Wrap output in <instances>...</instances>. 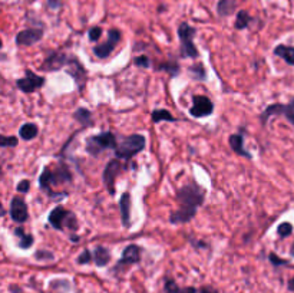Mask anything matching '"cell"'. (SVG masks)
<instances>
[{"label":"cell","instance_id":"obj_42","mask_svg":"<svg viewBox=\"0 0 294 293\" xmlns=\"http://www.w3.org/2000/svg\"><path fill=\"white\" fill-rule=\"evenodd\" d=\"M292 254L294 256V244H293V247H292Z\"/></svg>","mask_w":294,"mask_h":293},{"label":"cell","instance_id":"obj_25","mask_svg":"<svg viewBox=\"0 0 294 293\" xmlns=\"http://www.w3.org/2000/svg\"><path fill=\"white\" fill-rule=\"evenodd\" d=\"M74 118H75L79 124L89 125V124H90V121H92V114H90L86 108H79L75 111Z\"/></svg>","mask_w":294,"mask_h":293},{"label":"cell","instance_id":"obj_23","mask_svg":"<svg viewBox=\"0 0 294 293\" xmlns=\"http://www.w3.org/2000/svg\"><path fill=\"white\" fill-rule=\"evenodd\" d=\"M14 234L19 237V247L20 249H29V247H32L33 241H34V237H33L32 234H28V233H24L22 228H16L14 230Z\"/></svg>","mask_w":294,"mask_h":293},{"label":"cell","instance_id":"obj_37","mask_svg":"<svg viewBox=\"0 0 294 293\" xmlns=\"http://www.w3.org/2000/svg\"><path fill=\"white\" fill-rule=\"evenodd\" d=\"M134 64L136 66H141V68H148L150 66V59L146 56H140L134 61Z\"/></svg>","mask_w":294,"mask_h":293},{"label":"cell","instance_id":"obj_6","mask_svg":"<svg viewBox=\"0 0 294 293\" xmlns=\"http://www.w3.org/2000/svg\"><path fill=\"white\" fill-rule=\"evenodd\" d=\"M196 29L192 26H190L188 23H181L178 28V36L181 41V52L182 56L186 58H196L198 51H196V45L192 44V39L196 36Z\"/></svg>","mask_w":294,"mask_h":293},{"label":"cell","instance_id":"obj_35","mask_svg":"<svg viewBox=\"0 0 294 293\" xmlns=\"http://www.w3.org/2000/svg\"><path fill=\"white\" fill-rule=\"evenodd\" d=\"M29 188H30V183H29V180H22L18 187H16V190H18V193H28L29 191Z\"/></svg>","mask_w":294,"mask_h":293},{"label":"cell","instance_id":"obj_30","mask_svg":"<svg viewBox=\"0 0 294 293\" xmlns=\"http://www.w3.org/2000/svg\"><path fill=\"white\" fill-rule=\"evenodd\" d=\"M18 138L16 137H6V135H3L2 137V140H0V147H3V148H8V147H16L18 145Z\"/></svg>","mask_w":294,"mask_h":293},{"label":"cell","instance_id":"obj_20","mask_svg":"<svg viewBox=\"0 0 294 293\" xmlns=\"http://www.w3.org/2000/svg\"><path fill=\"white\" fill-rule=\"evenodd\" d=\"M274 55L282 58L286 64L294 66V48L293 46H286V45H278L274 49Z\"/></svg>","mask_w":294,"mask_h":293},{"label":"cell","instance_id":"obj_3","mask_svg":"<svg viewBox=\"0 0 294 293\" xmlns=\"http://www.w3.org/2000/svg\"><path fill=\"white\" fill-rule=\"evenodd\" d=\"M116 138L112 132H100L95 137H90L86 140V151L92 155H98L99 152L105 150H116Z\"/></svg>","mask_w":294,"mask_h":293},{"label":"cell","instance_id":"obj_17","mask_svg":"<svg viewBox=\"0 0 294 293\" xmlns=\"http://www.w3.org/2000/svg\"><path fill=\"white\" fill-rule=\"evenodd\" d=\"M120 208L124 227H130L131 226V194L130 193L122 194L120 201Z\"/></svg>","mask_w":294,"mask_h":293},{"label":"cell","instance_id":"obj_8","mask_svg":"<svg viewBox=\"0 0 294 293\" xmlns=\"http://www.w3.org/2000/svg\"><path fill=\"white\" fill-rule=\"evenodd\" d=\"M214 111V104L211 99L204 95H196L192 98V107L190 108V115L196 118H202L211 115Z\"/></svg>","mask_w":294,"mask_h":293},{"label":"cell","instance_id":"obj_26","mask_svg":"<svg viewBox=\"0 0 294 293\" xmlns=\"http://www.w3.org/2000/svg\"><path fill=\"white\" fill-rule=\"evenodd\" d=\"M251 22L250 15L246 11H241L237 13V19H236V29L242 31L248 26V23Z\"/></svg>","mask_w":294,"mask_h":293},{"label":"cell","instance_id":"obj_21","mask_svg":"<svg viewBox=\"0 0 294 293\" xmlns=\"http://www.w3.org/2000/svg\"><path fill=\"white\" fill-rule=\"evenodd\" d=\"M38 132H39V128L36 127V124L28 122V124H24V125L20 127V130H19V137L22 138L23 141H30L33 138H36Z\"/></svg>","mask_w":294,"mask_h":293},{"label":"cell","instance_id":"obj_1","mask_svg":"<svg viewBox=\"0 0 294 293\" xmlns=\"http://www.w3.org/2000/svg\"><path fill=\"white\" fill-rule=\"evenodd\" d=\"M206 191L196 183H191L181 187L176 193L178 210L171 213L170 223L172 224H182L192 220L196 214L200 206L204 203Z\"/></svg>","mask_w":294,"mask_h":293},{"label":"cell","instance_id":"obj_5","mask_svg":"<svg viewBox=\"0 0 294 293\" xmlns=\"http://www.w3.org/2000/svg\"><path fill=\"white\" fill-rule=\"evenodd\" d=\"M69 180H70V174L68 173L65 168H60L58 173H54L50 168H44V173L39 177V185L44 191H46L50 197L54 198V191L52 190V185L58 184V183H65Z\"/></svg>","mask_w":294,"mask_h":293},{"label":"cell","instance_id":"obj_40","mask_svg":"<svg viewBox=\"0 0 294 293\" xmlns=\"http://www.w3.org/2000/svg\"><path fill=\"white\" fill-rule=\"evenodd\" d=\"M10 292L12 293H23L22 290H20V289L18 287V286H10Z\"/></svg>","mask_w":294,"mask_h":293},{"label":"cell","instance_id":"obj_18","mask_svg":"<svg viewBox=\"0 0 294 293\" xmlns=\"http://www.w3.org/2000/svg\"><path fill=\"white\" fill-rule=\"evenodd\" d=\"M230 147L232 148V151L238 155H242L246 158H251L250 152H247L244 150V135L242 134H234L230 137Z\"/></svg>","mask_w":294,"mask_h":293},{"label":"cell","instance_id":"obj_13","mask_svg":"<svg viewBox=\"0 0 294 293\" xmlns=\"http://www.w3.org/2000/svg\"><path fill=\"white\" fill-rule=\"evenodd\" d=\"M42 38H44L42 29H26L18 33L16 44L19 46H32V45L38 44Z\"/></svg>","mask_w":294,"mask_h":293},{"label":"cell","instance_id":"obj_36","mask_svg":"<svg viewBox=\"0 0 294 293\" xmlns=\"http://www.w3.org/2000/svg\"><path fill=\"white\" fill-rule=\"evenodd\" d=\"M268 257H270V261H272L274 266H283V264H287V263H288V261L284 260V259H280V257H278L277 254H274V253H272Z\"/></svg>","mask_w":294,"mask_h":293},{"label":"cell","instance_id":"obj_31","mask_svg":"<svg viewBox=\"0 0 294 293\" xmlns=\"http://www.w3.org/2000/svg\"><path fill=\"white\" fill-rule=\"evenodd\" d=\"M100 36H102V29L98 28V26H95V28H92L89 31V41L90 42H98Z\"/></svg>","mask_w":294,"mask_h":293},{"label":"cell","instance_id":"obj_10","mask_svg":"<svg viewBox=\"0 0 294 293\" xmlns=\"http://www.w3.org/2000/svg\"><path fill=\"white\" fill-rule=\"evenodd\" d=\"M120 41V32L118 29H110L108 32V41L105 44L96 45L94 48V54L96 58H108L109 55L112 54V51L115 49V46L118 45V42Z\"/></svg>","mask_w":294,"mask_h":293},{"label":"cell","instance_id":"obj_2","mask_svg":"<svg viewBox=\"0 0 294 293\" xmlns=\"http://www.w3.org/2000/svg\"><path fill=\"white\" fill-rule=\"evenodd\" d=\"M145 144L146 140L144 135L132 134L118 145V148L115 150V155L118 160H131L135 154L141 152L145 148Z\"/></svg>","mask_w":294,"mask_h":293},{"label":"cell","instance_id":"obj_12","mask_svg":"<svg viewBox=\"0 0 294 293\" xmlns=\"http://www.w3.org/2000/svg\"><path fill=\"white\" fill-rule=\"evenodd\" d=\"M29 211H28V204L24 203V200L20 197H13L10 201V218L18 223L22 224L28 220Z\"/></svg>","mask_w":294,"mask_h":293},{"label":"cell","instance_id":"obj_9","mask_svg":"<svg viewBox=\"0 0 294 293\" xmlns=\"http://www.w3.org/2000/svg\"><path fill=\"white\" fill-rule=\"evenodd\" d=\"M272 115H284L288 122H292L294 125V99L288 104V105H282V104H274V105H270L267 108L264 109L262 115V122L266 124L267 120L272 117Z\"/></svg>","mask_w":294,"mask_h":293},{"label":"cell","instance_id":"obj_41","mask_svg":"<svg viewBox=\"0 0 294 293\" xmlns=\"http://www.w3.org/2000/svg\"><path fill=\"white\" fill-rule=\"evenodd\" d=\"M288 289H290V290H294V279H292V280L288 282Z\"/></svg>","mask_w":294,"mask_h":293},{"label":"cell","instance_id":"obj_24","mask_svg":"<svg viewBox=\"0 0 294 293\" xmlns=\"http://www.w3.org/2000/svg\"><path fill=\"white\" fill-rule=\"evenodd\" d=\"M165 293H196V287H180L174 280H166L165 282V287H164Z\"/></svg>","mask_w":294,"mask_h":293},{"label":"cell","instance_id":"obj_16","mask_svg":"<svg viewBox=\"0 0 294 293\" xmlns=\"http://www.w3.org/2000/svg\"><path fill=\"white\" fill-rule=\"evenodd\" d=\"M68 64H69V58H68L66 55L52 54L46 58L42 69H44V71H58V69L64 68V66L68 65Z\"/></svg>","mask_w":294,"mask_h":293},{"label":"cell","instance_id":"obj_22","mask_svg":"<svg viewBox=\"0 0 294 293\" xmlns=\"http://www.w3.org/2000/svg\"><path fill=\"white\" fill-rule=\"evenodd\" d=\"M237 8V0H220L217 5V13L220 16L226 18L230 16Z\"/></svg>","mask_w":294,"mask_h":293},{"label":"cell","instance_id":"obj_15","mask_svg":"<svg viewBox=\"0 0 294 293\" xmlns=\"http://www.w3.org/2000/svg\"><path fill=\"white\" fill-rule=\"evenodd\" d=\"M68 65H69L68 74H70V75L74 76V79L76 81L79 89L84 88L85 82H86V72H85V69L82 68V65L78 62L75 58L69 59V64H68Z\"/></svg>","mask_w":294,"mask_h":293},{"label":"cell","instance_id":"obj_14","mask_svg":"<svg viewBox=\"0 0 294 293\" xmlns=\"http://www.w3.org/2000/svg\"><path fill=\"white\" fill-rule=\"evenodd\" d=\"M141 254H142V249L140 246L136 244H130L126 246L125 250L122 251V257L120 260V266H130V264H135L138 261L141 260Z\"/></svg>","mask_w":294,"mask_h":293},{"label":"cell","instance_id":"obj_28","mask_svg":"<svg viewBox=\"0 0 294 293\" xmlns=\"http://www.w3.org/2000/svg\"><path fill=\"white\" fill-rule=\"evenodd\" d=\"M190 74L192 75L194 79H200V81H202V79H206V71H204V68L201 64H198V65H194L190 68Z\"/></svg>","mask_w":294,"mask_h":293},{"label":"cell","instance_id":"obj_39","mask_svg":"<svg viewBox=\"0 0 294 293\" xmlns=\"http://www.w3.org/2000/svg\"><path fill=\"white\" fill-rule=\"evenodd\" d=\"M200 293H218L216 289H212V287H208V286H204V287H201L200 289Z\"/></svg>","mask_w":294,"mask_h":293},{"label":"cell","instance_id":"obj_19","mask_svg":"<svg viewBox=\"0 0 294 293\" xmlns=\"http://www.w3.org/2000/svg\"><path fill=\"white\" fill-rule=\"evenodd\" d=\"M92 256H94V261L98 267H104L110 261V253L104 246H96L92 251Z\"/></svg>","mask_w":294,"mask_h":293},{"label":"cell","instance_id":"obj_11","mask_svg":"<svg viewBox=\"0 0 294 293\" xmlns=\"http://www.w3.org/2000/svg\"><path fill=\"white\" fill-rule=\"evenodd\" d=\"M120 168H122V165H120V160H112V161H109L106 164V167L104 170L102 180H104V184L108 188V191L110 194L115 193V178L118 177Z\"/></svg>","mask_w":294,"mask_h":293},{"label":"cell","instance_id":"obj_33","mask_svg":"<svg viewBox=\"0 0 294 293\" xmlns=\"http://www.w3.org/2000/svg\"><path fill=\"white\" fill-rule=\"evenodd\" d=\"M160 69H162V71H168L170 72V75H178V72H180V68H178V65L176 64H174V65H171V64H165V65L160 66Z\"/></svg>","mask_w":294,"mask_h":293},{"label":"cell","instance_id":"obj_38","mask_svg":"<svg viewBox=\"0 0 294 293\" xmlns=\"http://www.w3.org/2000/svg\"><path fill=\"white\" fill-rule=\"evenodd\" d=\"M48 8L49 9H58V8H60V2L59 0H48Z\"/></svg>","mask_w":294,"mask_h":293},{"label":"cell","instance_id":"obj_32","mask_svg":"<svg viewBox=\"0 0 294 293\" xmlns=\"http://www.w3.org/2000/svg\"><path fill=\"white\" fill-rule=\"evenodd\" d=\"M92 259H94L92 253L86 249V250H84V253L78 257V263H79V264H88L89 261H92Z\"/></svg>","mask_w":294,"mask_h":293},{"label":"cell","instance_id":"obj_4","mask_svg":"<svg viewBox=\"0 0 294 293\" xmlns=\"http://www.w3.org/2000/svg\"><path fill=\"white\" fill-rule=\"evenodd\" d=\"M49 223L54 226L56 230H64V227L70 228V230H76L78 221L75 214L72 211H68L64 207L58 206L49 214Z\"/></svg>","mask_w":294,"mask_h":293},{"label":"cell","instance_id":"obj_34","mask_svg":"<svg viewBox=\"0 0 294 293\" xmlns=\"http://www.w3.org/2000/svg\"><path fill=\"white\" fill-rule=\"evenodd\" d=\"M34 257H36L38 260H42V259H49V260H52V259H54V254H52L50 251H46V250H38L36 254H34Z\"/></svg>","mask_w":294,"mask_h":293},{"label":"cell","instance_id":"obj_27","mask_svg":"<svg viewBox=\"0 0 294 293\" xmlns=\"http://www.w3.org/2000/svg\"><path fill=\"white\" fill-rule=\"evenodd\" d=\"M152 121L154 122H161V121H170V122H172V121H175V118L170 114V111H166V109H154Z\"/></svg>","mask_w":294,"mask_h":293},{"label":"cell","instance_id":"obj_7","mask_svg":"<svg viewBox=\"0 0 294 293\" xmlns=\"http://www.w3.org/2000/svg\"><path fill=\"white\" fill-rule=\"evenodd\" d=\"M44 78L40 75H36L30 69L24 71V78H20L16 81V87L19 88L24 94H32L38 91L39 88L44 87Z\"/></svg>","mask_w":294,"mask_h":293},{"label":"cell","instance_id":"obj_29","mask_svg":"<svg viewBox=\"0 0 294 293\" xmlns=\"http://www.w3.org/2000/svg\"><path fill=\"white\" fill-rule=\"evenodd\" d=\"M293 233V226L290 224V223H282V224H278V227H277V234L280 236V237H287V236H290Z\"/></svg>","mask_w":294,"mask_h":293}]
</instances>
